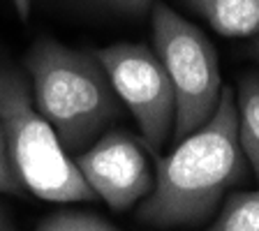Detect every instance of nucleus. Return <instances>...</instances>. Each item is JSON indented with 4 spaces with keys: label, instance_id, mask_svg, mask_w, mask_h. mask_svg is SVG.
<instances>
[{
    "label": "nucleus",
    "instance_id": "f257e3e1",
    "mask_svg": "<svg viewBox=\"0 0 259 231\" xmlns=\"http://www.w3.org/2000/svg\"><path fill=\"white\" fill-rule=\"evenodd\" d=\"M248 162L238 146L234 88L222 86L208 120L157 162L153 190L137 215L155 226H194L206 222L227 190L245 183Z\"/></svg>",
    "mask_w": 259,
    "mask_h": 231
},
{
    "label": "nucleus",
    "instance_id": "f03ea898",
    "mask_svg": "<svg viewBox=\"0 0 259 231\" xmlns=\"http://www.w3.org/2000/svg\"><path fill=\"white\" fill-rule=\"evenodd\" d=\"M23 65L32 102L70 155L88 148L120 116V100L91 51L39 39Z\"/></svg>",
    "mask_w": 259,
    "mask_h": 231
},
{
    "label": "nucleus",
    "instance_id": "7ed1b4c3",
    "mask_svg": "<svg viewBox=\"0 0 259 231\" xmlns=\"http://www.w3.org/2000/svg\"><path fill=\"white\" fill-rule=\"evenodd\" d=\"M0 125L26 190L44 201L95 199L70 153L37 111L23 72L5 58H0Z\"/></svg>",
    "mask_w": 259,
    "mask_h": 231
},
{
    "label": "nucleus",
    "instance_id": "20e7f679",
    "mask_svg": "<svg viewBox=\"0 0 259 231\" xmlns=\"http://www.w3.org/2000/svg\"><path fill=\"white\" fill-rule=\"evenodd\" d=\"M151 23L155 54L174 86V139L181 141L201 127L218 107L222 93L218 54L199 28L164 3H153Z\"/></svg>",
    "mask_w": 259,
    "mask_h": 231
},
{
    "label": "nucleus",
    "instance_id": "39448f33",
    "mask_svg": "<svg viewBox=\"0 0 259 231\" xmlns=\"http://www.w3.org/2000/svg\"><path fill=\"white\" fill-rule=\"evenodd\" d=\"M113 93L135 116L146 151L157 155L174 132L176 100L160 56L146 44H111L97 49Z\"/></svg>",
    "mask_w": 259,
    "mask_h": 231
},
{
    "label": "nucleus",
    "instance_id": "423d86ee",
    "mask_svg": "<svg viewBox=\"0 0 259 231\" xmlns=\"http://www.w3.org/2000/svg\"><path fill=\"white\" fill-rule=\"evenodd\" d=\"M72 160L93 194L113 210L132 208L153 190L146 146L120 129L104 132Z\"/></svg>",
    "mask_w": 259,
    "mask_h": 231
},
{
    "label": "nucleus",
    "instance_id": "0eeeda50",
    "mask_svg": "<svg viewBox=\"0 0 259 231\" xmlns=\"http://www.w3.org/2000/svg\"><path fill=\"white\" fill-rule=\"evenodd\" d=\"M225 37H250L259 32V0H183Z\"/></svg>",
    "mask_w": 259,
    "mask_h": 231
},
{
    "label": "nucleus",
    "instance_id": "6e6552de",
    "mask_svg": "<svg viewBox=\"0 0 259 231\" xmlns=\"http://www.w3.org/2000/svg\"><path fill=\"white\" fill-rule=\"evenodd\" d=\"M234 102L238 120V146L259 180V72H250L238 79V97L234 95Z\"/></svg>",
    "mask_w": 259,
    "mask_h": 231
},
{
    "label": "nucleus",
    "instance_id": "1a4fd4ad",
    "mask_svg": "<svg viewBox=\"0 0 259 231\" xmlns=\"http://www.w3.org/2000/svg\"><path fill=\"white\" fill-rule=\"evenodd\" d=\"M208 231H259V190L232 194Z\"/></svg>",
    "mask_w": 259,
    "mask_h": 231
},
{
    "label": "nucleus",
    "instance_id": "9d476101",
    "mask_svg": "<svg viewBox=\"0 0 259 231\" xmlns=\"http://www.w3.org/2000/svg\"><path fill=\"white\" fill-rule=\"evenodd\" d=\"M35 231H118L111 222L95 213H79V210H60L49 215Z\"/></svg>",
    "mask_w": 259,
    "mask_h": 231
},
{
    "label": "nucleus",
    "instance_id": "9b49d317",
    "mask_svg": "<svg viewBox=\"0 0 259 231\" xmlns=\"http://www.w3.org/2000/svg\"><path fill=\"white\" fill-rule=\"evenodd\" d=\"M26 192V185L19 178L14 169V162L10 157V148H7V139L5 132H3V125H0V194H19Z\"/></svg>",
    "mask_w": 259,
    "mask_h": 231
},
{
    "label": "nucleus",
    "instance_id": "f8f14e48",
    "mask_svg": "<svg viewBox=\"0 0 259 231\" xmlns=\"http://www.w3.org/2000/svg\"><path fill=\"white\" fill-rule=\"evenodd\" d=\"M100 3L107 5L109 10L123 12V14H132V16L146 14L153 5V0H100Z\"/></svg>",
    "mask_w": 259,
    "mask_h": 231
},
{
    "label": "nucleus",
    "instance_id": "ddd939ff",
    "mask_svg": "<svg viewBox=\"0 0 259 231\" xmlns=\"http://www.w3.org/2000/svg\"><path fill=\"white\" fill-rule=\"evenodd\" d=\"M12 3H14L16 14H19L23 21H26L28 16H30V0H12Z\"/></svg>",
    "mask_w": 259,
    "mask_h": 231
},
{
    "label": "nucleus",
    "instance_id": "4468645a",
    "mask_svg": "<svg viewBox=\"0 0 259 231\" xmlns=\"http://www.w3.org/2000/svg\"><path fill=\"white\" fill-rule=\"evenodd\" d=\"M0 231H12V224H10V220H7L3 208H0Z\"/></svg>",
    "mask_w": 259,
    "mask_h": 231
},
{
    "label": "nucleus",
    "instance_id": "2eb2a0df",
    "mask_svg": "<svg viewBox=\"0 0 259 231\" xmlns=\"http://www.w3.org/2000/svg\"><path fill=\"white\" fill-rule=\"evenodd\" d=\"M252 54H254V58L259 60V37H257V42L252 44Z\"/></svg>",
    "mask_w": 259,
    "mask_h": 231
}]
</instances>
